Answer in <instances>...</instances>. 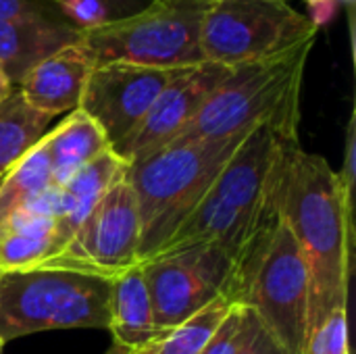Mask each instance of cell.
Returning a JSON list of instances; mask_svg holds the SVG:
<instances>
[{
	"mask_svg": "<svg viewBox=\"0 0 356 354\" xmlns=\"http://www.w3.org/2000/svg\"><path fill=\"white\" fill-rule=\"evenodd\" d=\"M294 146L298 140L286 138L271 125L252 129L154 257L196 244L221 246L232 259L225 298L244 305L254 271L282 223L284 167Z\"/></svg>",
	"mask_w": 356,
	"mask_h": 354,
	"instance_id": "obj_1",
	"label": "cell"
},
{
	"mask_svg": "<svg viewBox=\"0 0 356 354\" xmlns=\"http://www.w3.org/2000/svg\"><path fill=\"white\" fill-rule=\"evenodd\" d=\"M282 219L309 269V336L334 311L348 307L353 194L323 156L300 146L290 150L284 167Z\"/></svg>",
	"mask_w": 356,
	"mask_h": 354,
	"instance_id": "obj_2",
	"label": "cell"
},
{
	"mask_svg": "<svg viewBox=\"0 0 356 354\" xmlns=\"http://www.w3.org/2000/svg\"><path fill=\"white\" fill-rule=\"evenodd\" d=\"M315 40L232 67L175 142L225 140L246 136L259 125H271L286 138L298 140L300 88Z\"/></svg>",
	"mask_w": 356,
	"mask_h": 354,
	"instance_id": "obj_3",
	"label": "cell"
},
{
	"mask_svg": "<svg viewBox=\"0 0 356 354\" xmlns=\"http://www.w3.org/2000/svg\"><path fill=\"white\" fill-rule=\"evenodd\" d=\"M246 136L173 142L136 163H129L125 182L129 184L138 204L142 225V263L152 259L196 209Z\"/></svg>",
	"mask_w": 356,
	"mask_h": 354,
	"instance_id": "obj_4",
	"label": "cell"
},
{
	"mask_svg": "<svg viewBox=\"0 0 356 354\" xmlns=\"http://www.w3.org/2000/svg\"><path fill=\"white\" fill-rule=\"evenodd\" d=\"M113 280L56 267L0 271V342L48 330H108Z\"/></svg>",
	"mask_w": 356,
	"mask_h": 354,
	"instance_id": "obj_5",
	"label": "cell"
},
{
	"mask_svg": "<svg viewBox=\"0 0 356 354\" xmlns=\"http://www.w3.org/2000/svg\"><path fill=\"white\" fill-rule=\"evenodd\" d=\"M207 4L198 0H152L142 10L83 31L81 44L96 65L129 63L184 69L204 63L200 25Z\"/></svg>",
	"mask_w": 356,
	"mask_h": 354,
	"instance_id": "obj_6",
	"label": "cell"
},
{
	"mask_svg": "<svg viewBox=\"0 0 356 354\" xmlns=\"http://www.w3.org/2000/svg\"><path fill=\"white\" fill-rule=\"evenodd\" d=\"M317 31L315 19L288 0H217L207 4L200 50L204 61L236 67L275 56Z\"/></svg>",
	"mask_w": 356,
	"mask_h": 354,
	"instance_id": "obj_7",
	"label": "cell"
},
{
	"mask_svg": "<svg viewBox=\"0 0 356 354\" xmlns=\"http://www.w3.org/2000/svg\"><path fill=\"white\" fill-rule=\"evenodd\" d=\"M311 280L300 248L288 230L280 223L269 248L265 250L248 296L246 307L254 311L265 330L288 354H302L307 340Z\"/></svg>",
	"mask_w": 356,
	"mask_h": 354,
	"instance_id": "obj_8",
	"label": "cell"
},
{
	"mask_svg": "<svg viewBox=\"0 0 356 354\" xmlns=\"http://www.w3.org/2000/svg\"><path fill=\"white\" fill-rule=\"evenodd\" d=\"M142 225L136 196L125 179L115 184L83 219L63 250L42 267L73 269L106 280L140 267Z\"/></svg>",
	"mask_w": 356,
	"mask_h": 354,
	"instance_id": "obj_9",
	"label": "cell"
},
{
	"mask_svg": "<svg viewBox=\"0 0 356 354\" xmlns=\"http://www.w3.org/2000/svg\"><path fill=\"white\" fill-rule=\"evenodd\" d=\"M140 267L154 321L163 332H171L213 300L225 296L232 280V259L217 244H196L144 261Z\"/></svg>",
	"mask_w": 356,
	"mask_h": 354,
	"instance_id": "obj_10",
	"label": "cell"
},
{
	"mask_svg": "<svg viewBox=\"0 0 356 354\" xmlns=\"http://www.w3.org/2000/svg\"><path fill=\"white\" fill-rule=\"evenodd\" d=\"M177 71L129 63L96 65L88 77L79 108L96 121L113 150L138 129Z\"/></svg>",
	"mask_w": 356,
	"mask_h": 354,
	"instance_id": "obj_11",
	"label": "cell"
},
{
	"mask_svg": "<svg viewBox=\"0 0 356 354\" xmlns=\"http://www.w3.org/2000/svg\"><path fill=\"white\" fill-rule=\"evenodd\" d=\"M229 69L211 61L179 69L163 88L138 129L115 146L113 152L129 165L175 142L215 88L227 77Z\"/></svg>",
	"mask_w": 356,
	"mask_h": 354,
	"instance_id": "obj_12",
	"label": "cell"
},
{
	"mask_svg": "<svg viewBox=\"0 0 356 354\" xmlns=\"http://www.w3.org/2000/svg\"><path fill=\"white\" fill-rule=\"evenodd\" d=\"M94 67V56L81 42H77L33 65L17 83V90L27 104L46 115L56 117L71 113L79 108Z\"/></svg>",
	"mask_w": 356,
	"mask_h": 354,
	"instance_id": "obj_13",
	"label": "cell"
},
{
	"mask_svg": "<svg viewBox=\"0 0 356 354\" xmlns=\"http://www.w3.org/2000/svg\"><path fill=\"white\" fill-rule=\"evenodd\" d=\"M127 163L113 150H106L96 161L79 169L71 179L56 186L42 202L40 209L48 213L65 244L100 202V198L121 179H125Z\"/></svg>",
	"mask_w": 356,
	"mask_h": 354,
	"instance_id": "obj_14",
	"label": "cell"
},
{
	"mask_svg": "<svg viewBox=\"0 0 356 354\" xmlns=\"http://www.w3.org/2000/svg\"><path fill=\"white\" fill-rule=\"evenodd\" d=\"M83 31L67 19L0 21V69L17 88L23 75L56 50L81 42Z\"/></svg>",
	"mask_w": 356,
	"mask_h": 354,
	"instance_id": "obj_15",
	"label": "cell"
},
{
	"mask_svg": "<svg viewBox=\"0 0 356 354\" xmlns=\"http://www.w3.org/2000/svg\"><path fill=\"white\" fill-rule=\"evenodd\" d=\"M108 332L113 334L115 346H121L129 353L152 346L169 334L163 332L154 321L142 267H134L113 280Z\"/></svg>",
	"mask_w": 356,
	"mask_h": 354,
	"instance_id": "obj_16",
	"label": "cell"
},
{
	"mask_svg": "<svg viewBox=\"0 0 356 354\" xmlns=\"http://www.w3.org/2000/svg\"><path fill=\"white\" fill-rule=\"evenodd\" d=\"M65 246L54 219L29 209L15 215L0 227V271H19L42 267Z\"/></svg>",
	"mask_w": 356,
	"mask_h": 354,
	"instance_id": "obj_17",
	"label": "cell"
},
{
	"mask_svg": "<svg viewBox=\"0 0 356 354\" xmlns=\"http://www.w3.org/2000/svg\"><path fill=\"white\" fill-rule=\"evenodd\" d=\"M54 184L60 186L79 169L111 150L102 129L81 108L71 111L54 129L42 138Z\"/></svg>",
	"mask_w": 356,
	"mask_h": 354,
	"instance_id": "obj_18",
	"label": "cell"
},
{
	"mask_svg": "<svg viewBox=\"0 0 356 354\" xmlns=\"http://www.w3.org/2000/svg\"><path fill=\"white\" fill-rule=\"evenodd\" d=\"M56 188L42 142L0 177V227L15 215L35 209Z\"/></svg>",
	"mask_w": 356,
	"mask_h": 354,
	"instance_id": "obj_19",
	"label": "cell"
},
{
	"mask_svg": "<svg viewBox=\"0 0 356 354\" xmlns=\"http://www.w3.org/2000/svg\"><path fill=\"white\" fill-rule=\"evenodd\" d=\"M52 119L27 104L17 88L0 102V177L42 142Z\"/></svg>",
	"mask_w": 356,
	"mask_h": 354,
	"instance_id": "obj_20",
	"label": "cell"
},
{
	"mask_svg": "<svg viewBox=\"0 0 356 354\" xmlns=\"http://www.w3.org/2000/svg\"><path fill=\"white\" fill-rule=\"evenodd\" d=\"M234 307L232 300L225 296L213 300L198 313H194L190 319L173 328L159 344L154 354H202L207 342L223 321V317Z\"/></svg>",
	"mask_w": 356,
	"mask_h": 354,
	"instance_id": "obj_21",
	"label": "cell"
},
{
	"mask_svg": "<svg viewBox=\"0 0 356 354\" xmlns=\"http://www.w3.org/2000/svg\"><path fill=\"white\" fill-rule=\"evenodd\" d=\"M261 319L246 305H234L223 317L202 354H242L261 330Z\"/></svg>",
	"mask_w": 356,
	"mask_h": 354,
	"instance_id": "obj_22",
	"label": "cell"
},
{
	"mask_svg": "<svg viewBox=\"0 0 356 354\" xmlns=\"http://www.w3.org/2000/svg\"><path fill=\"white\" fill-rule=\"evenodd\" d=\"M302 354H350L346 309L334 311L305 340Z\"/></svg>",
	"mask_w": 356,
	"mask_h": 354,
	"instance_id": "obj_23",
	"label": "cell"
},
{
	"mask_svg": "<svg viewBox=\"0 0 356 354\" xmlns=\"http://www.w3.org/2000/svg\"><path fill=\"white\" fill-rule=\"evenodd\" d=\"M10 19H65L52 0H0V21Z\"/></svg>",
	"mask_w": 356,
	"mask_h": 354,
	"instance_id": "obj_24",
	"label": "cell"
},
{
	"mask_svg": "<svg viewBox=\"0 0 356 354\" xmlns=\"http://www.w3.org/2000/svg\"><path fill=\"white\" fill-rule=\"evenodd\" d=\"M242 354H288L282 344L265 330V325H261L259 334L254 336V340L250 342V346Z\"/></svg>",
	"mask_w": 356,
	"mask_h": 354,
	"instance_id": "obj_25",
	"label": "cell"
},
{
	"mask_svg": "<svg viewBox=\"0 0 356 354\" xmlns=\"http://www.w3.org/2000/svg\"><path fill=\"white\" fill-rule=\"evenodd\" d=\"M344 188L353 194V186H355V121H350L348 125V138H346V161H344V169L338 173Z\"/></svg>",
	"mask_w": 356,
	"mask_h": 354,
	"instance_id": "obj_26",
	"label": "cell"
},
{
	"mask_svg": "<svg viewBox=\"0 0 356 354\" xmlns=\"http://www.w3.org/2000/svg\"><path fill=\"white\" fill-rule=\"evenodd\" d=\"M309 6H311V17L315 19V23L321 27V23L332 15V8H334V0H307Z\"/></svg>",
	"mask_w": 356,
	"mask_h": 354,
	"instance_id": "obj_27",
	"label": "cell"
},
{
	"mask_svg": "<svg viewBox=\"0 0 356 354\" xmlns=\"http://www.w3.org/2000/svg\"><path fill=\"white\" fill-rule=\"evenodd\" d=\"M13 90H15V86L8 81V77H6L4 73H0V102H2L6 96H10Z\"/></svg>",
	"mask_w": 356,
	"mask_h": 354,
	"instance_id": "obj_28",
	"label": "cell"
},
{
	"mask_svg": "<svg viewBox=\"0 0 356 354\" xmlns=\"http://www.w3.org/2000/svg\"><path fill=\"white\" fill-rule=\"evenodd\" d=\"M104 354H134V353H129V351H125V348H121V346H115V344H113V348Z\"/></svg>",
	"mask_w": 356,
	"mask_h": 354,
	"instance_id": "obj_29",
	"label": "cell"
},
{
	"mask_svg": "<svg viewBox=\"0 0 356 354\" xmlns=\"http://www.w3.org/2000/svg\"><path fill=\"white\" fill-rule=\"evenodd\" d=\"M156 344H159V342H156ZM156 344L146 346V348H142V351H138V353H134V354H154V351H156Z\"/></svg>",
	"mask_w": 356,
	"mask_h": 354,
	"instance_id": "obj_30",
	"label": "cell"
},
{
	"mask_svg": "<svg viewBox=\"0 0 356 354\" xmlns=\"http://www.w3.org/2000/svg\"><path fill=\"white\" fill-rule=\"evenodd\" d=\"M198 2H202V4H211V2H217V0H198Z\"/></svg>",
	"mask_w": 356,
	"mask_h": 354,
	"instance_id": "obj_31",
	"label": "cell"
},
{
	"mask_svg": "<svg viewBox=\"0 0 356 354\" xmlns=\"http://www.w3.org/2000/svg\"><path fill=\"white\" fill-rule=\"evenodd\" d=\"M52 2H54V4H56V6H58V2H60V0H52Z\"/></svg>",
	"mask_w": 356,
	"mask_h": 354,
	"instance_id": "obj_32",
	"label": "cell"
},
{
	"mask_svg": "<svg viewBox=\"0 0 356 354\" xmlns=\"http://www.w3.org/2000/svg\"><path fill=\"white\" fill-rule=\"evenodd\" d=\"M2 346H4V344H2V342H0V351H2Z\"/></svg>",
	"mask_w": 356,
	"mask_h": 354,
	"instance_id": "obj_33",
	"label": "cell"
},
{
	"mask_svg": "<svg viewBox=\"0 0 356 354\" xmlns=\"http://www.w3.org/2000/svg\"><path fill=\"white\" fill-rule=\"evenodd\" d=\"M0 73H2V69H0Z\"/></svg>",
	"mask_w": 356,
	"mask_h": 354,
	"instance_id": "obj_34",
	"label": "cell"
}]
</instances>
